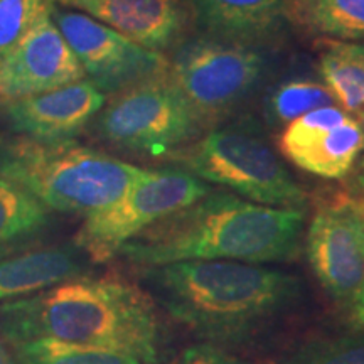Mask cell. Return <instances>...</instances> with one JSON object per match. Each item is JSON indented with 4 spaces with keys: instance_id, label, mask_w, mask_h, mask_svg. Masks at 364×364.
Instances as JSON below:
<instances>
[{
    "instance_id": "obj_1",
    "label": "cell",
    "mask_w": 364,
    "mask_h": 364,
    "mask_svg": "<svg viewBox=\"0 0 364 364\" xmlns=\"http://www.w3.org/2000/svg\"><path fill=\"white\" fill-rule=\"evenodd\" d=\"M0 334L11 344L49 339L108 349L157 364L161 322L142 289L113 277H73L0 304Z\"/></svg>"
},
{
    "instance_id": "obj_2",
    "label": "cell",
    "mask_w": 364,
    "mask_h": 364,
    "mask_svg": "<svg viewBox=\"0 0 364 364\" xmlns=\"http://www.w3.org/2000/svg\"><path fill=\"white\" fill-rule=\"evenodd\" d=\"M304 223V208H273L209 193L150 226L118 255L142 268L191 260L290 262L300 253Z\"/></svg>"
},
{
    "instance_id": "obj_3",
    "label": "cell",
    "mask_w": 364,
    "mask_h": 364,
    "mask_svg": "<svg viewBox=\"0 0 364 364\" xmlns=\"http://www.w3.org/2000/svg\"><path fill=\"white\" fill-rule=\"evenodd\" d=\"M145 270L167 314L204 343L247 341L302 297L297 277L255 263L191 260Z\"/></svg>"
},
{
    "instance_id": "obj_4",
    "label": "cell",
    "mask_w": 364,
    "mask_h": 364,
    "mask_svg": "<svg viewBox=\"0 0 364 364\" xmlns=\"http://www.w3.org/2000/svg\"><path fill=\"white\" fill-rule=\"evenodd\" d=\"M142 172V167L73 139L46 142L17 136L0 142V176L49 211L93 215L118 201Z\"/></svg>"
},
{
    "instance_id": "obj_5",
    "label": "cell",
    "mask_w": 364,
    "mask_h": 364,
    "mask_svg": "<svg viewBox=\"0 0 364 364\" xmlns=\"http://www.w3.org/2000/svg\"><path fill=\"white\" fill-rule=\"evenodd\" d=\"M208 184L273 208H304L307 194L260 135L241 127H218L169 157Z\"/></svg>"
},
{
    "instance_id": "obj_6",
    "label": "cell",
    "mask_w": 364,
    "mask_h": 364,
    "mask_svg": "<svg viewBox=\"0 0 364 364\" xmlns=\"http://www.w3.org/2000/svg\"><path fill=\"white\" fill-rule=\"evenodd\" d=\"M267 71L268 59L255 46L203 36L177 46L167 78L206 130L247 102Z\"/></svg>"
},
{
    "instance_id": "obj_7",
    "label": "cell",
    "mask_w": 364,
    "mask_h": 364,
    "mask_svg": "<svg viewBox=\"0 0 364 364\" xmlns=\"http://www.w3.org/2000/svg\"><path fill=\"white\" fill-rule=\"evenodd\" d=\"M103 142L149 157H167L198 139L204 127L167 75L112 95L93 118Z\"/></svg>"
},
{
    "instance_id": "obj_8",
    "label": "cell",
    "mask_w": 364,
    "mask_h": 364,
    "mask_svg": "<svg viewBox=\"0 0 364 364\" xmlns=\"http://www.w3.org/2000/svg\"><path fill=\"white\" fill-rule=\"evenodd\" d=\"M209 193L206 182L179 167L144 169L118 201L85 218L75 236L76 247L98 263L112 260L150 226Z\"/></svg>"
},
{
    "instance_id": "obj_9",
    "label": "cell",
    "mask_w": 364,
    "mask_h": 364,
    "mask_svg": "<svg viewBox=\"0 0 364 364\" xmlns=\"http://www.w3.org/2000/svg\"><path fill=\"white\" fill-rule=\"evenodd\" d=\"M51 17L83 66L86 80L105 95L167 75L166 56L142 48L83 12L53 6Z\"/></svg>"
},
{
    "instance_id": "obj_10",
    "label": "cell",
    "mask_w": 364,
    "mask_h": 364,
    "mask_svg": "<svg viewBox=\"0 0 364 364\" xmlns=\"http://www.w3.org/2000/svg\"><path fill=\"white\" fill-rule=\"evenodd\" d=\"M306 253L326 292L348 306L364 285V225L344 193L317 208L307 230Z\"/></svg>"
},
{
    "instance_id": "obj_11",
    "label": "cell",
    "mask_w": 364,
    "mask_h": 364,
    "mask_svg": "<svg viewBox=\"0 0 364 364\" xmlns=\"http://www.w3.org/2000/svg\"><path fill=\"white\" fill-rule=\"evenodd\" d=\"M279 149L299 169L322 179H343L364 149L361 122L339 105L295 118L279 136Z\"/></svg>"
},
{
    "instance_id": "obj_12",
    "label": "cell",
    "mask_w": 364,
    "mask_h": 364,
    "mask_svg": "<svg viewBox=\"0 0 364 364\" xmlns=\"http://www.w3.org/2000/svg\"><path fill=\"white\" fill-rule=\"evenodd\" d=\"M85 78L83 66L49 12L0 59V102H14Z\"/></svg>"
},
{
    "instance_id": "obj_13",
    "label": "cell",
    "mask_w": 364,
    "mask_h": 364,
    "mask_svg": "<svg viewBox=\"0 0 364 364\" xmlns=\"http://www.w3.org/2000/svg\"><path fill=\"white\" fill-rule=\"evenodd\" d=\"M105 103L107 95L85 78L2 105L7 124L14 132L29 139L59 142L78 135L93 122Z\"/></svg>"
},
{
    "instance_id": "obj_14",
    "label": "cell",
    "mask_w": 364,
    "mask_h": 364,
    "mask_svg": "<svg viewBox=\"0 0 364 364\" xmlns=\"http://www.w3.org/2000/svg\"><path fill=\"white\" fill-rule=\"evenodd\" d=\"M80 11L150 51L161 53L179 41L186 26L181 0H54Z\"/></svg>"
},
{
    "instance_id": "obj_15",
    "label": "cell",
    "mask_w": 364,
    "mask_h": 364,
    "mask_svg": "<svg viewBox=\"0 0 364 364\" xmlns=\"http://www.w3.org/2000/svg\"><path fill=\"white\" fill-rule=\"evenodd\" d=\"M204 36L255 46L272 38L287 17V0H189Z\"/></svg>"
},
{
    "instance_id": "obj_16",
    "label": "cell",
    "mask_w": 364,
    "mask_h": 364,
    "mask_svg": "<svg viewBox=\"0 0 364 364\" xmlns=\"http://www.w3.org/2000/svg\"><path fill=\"white\" fill-rule=\"evenodd\" d=\"M81 263L68 248H44L0 260V304L81 275Z\"/></svg>"
},
{
    "instance_id": "obj_17",
    "label": "cell",
    "mask_w": 364,
    "mask_h": 364,
    "mask_svg": "<svg viewBox=\"0 0 364 364\" xmlns=\"http://www.w3.org/2000/svg\"><path fill=\"white\" fill-rule=\"evenodd\" d=\"M317 51L324 85L339 107L358 118L364 112V44L321 38Z\"/></svg>"
},
{
    "instance_id": "obj_18",
    "label": "cell",
    "mask_w": 364,
    "mask_h": 364,
    "mask_svg": "<svg viewBox=\"0 0 364 364\" xmlns=\"http://www.w3.org/2000/svg\"><path fill=\"white\" fill-rule=\"evenodd\" d=\"M51 211L16 182L0 176V255L31 245L48 230Z\"/></svg>"
},
{
    "instance_id": "obj_19",
    "label": "cell",
    "mask_w": 364,
    "mask_h": 364,
    "mask_svg": "<svg viewBox=\"0 0 364 364\" xmlns=\"http://www.w3.org/2000/svg\"><path fill=\"white\" fill-rule=\"evenodd\" d=\"M287 16L322 38L364 44V0H287Z\"/></svg>"
},
{
    "instance_id": "obj_20",
    "label": "cell",
    "mask_w": 364,
    "mask_h": 364,
    "mask_svg": "<svg viewBox=\"0 0 364 364\" xmlns=\"http://www.w3.org/2000/svg\"><path fill=\"white\" fill-rule=\"evenodd\" d=\"M11 346L17 364H142L129 354L49 339L24 341Z\"/></svg>"
},
{
    "instance_id": "obj_21",
    "label": "cell",
    "mask_w": 364,
    "mask_h": 364,
    "mask_svg": "<svg viewBox=\"0 0 364 364\" xmlns=\"http://www.w3.org/2000/svg\"><path fill=\"white\" fill-rule=\"evenodd\" d=\"M338 105L324 83L312 80H290L280 83L268 95L265 112L275 125H287L295 118L321 107Z\"/></svg>"
},
{
    "instance_id": "obj_22",
    "label": "cell",
    "mask_w": 364,
    "mask_h": 364,
    "mask_svg": "<svg viewBox=\"0 0 364 364\" xmlns=\"http://www.w3.org/2000/svg\"><path fill=\"white\" fill-rule=\"evenodd\" d=\"M54 0H0V59L51 12Z\"/></svg>"
},
{
    "instance_id": "obj_23",
    "label": "cell",
    "mask_w": 364,
    "mask_h": 364,
    "mask_svg": "<svg viewBox=\"0 0 364 364\" xmlns=\"http://www.w3.org/2000/svg\"><path fill=\"white\" fill-rule=\"evenodd\" d=\"M285 364H364V334L312 341Z\"/></svg>"
},
{
    "instance_id": "obj_24",
    "label": "cell",
    "mask_w": 364,
    "mask_h": 364,
    "mask_svg": "<svg viewBox=\"0 0 364 364\" xmlns=\"http://www.w3.org/2000/svg\"><path fill=\"white\" fill-rule=\"evenodd\" d=\"M171 364H252L226 353L218 344L199 343L186 348Z\"/></svg>"
},
{
    "instance_id": "obj_25",
    "label": "cell",
    "mask_w": 364,
    "mask_h": 364,
    "mask_svg": "<svg viewBox=\"0 0 364 364\" xmlns=\"http://www.w3.org/2000/svg\"><path fill=\"white\" fill-rule=\"evenodd\" d=\"M346 307L349 309V318H351L354 327L364 329V285Z\"/></svg>"
},
{
    "instance_id": "obj_26",
    "label": "cell",
    "mask_w": 364,
    "mask_h": 364,
    "mask_svg": "<svg viewBox=\"0 0 364 364\" xmlns=\"http://www.w3.org/2000/svg\"><path fill=\"white\" fill-rule=\"evenodd\" d=\"M358 120L361 122V127H363V132H364V112L358 117ZM356 164H358V166H354V167H356V176H354V182H356L358 194H364V149H363V154L359 156Z\"/></svg>"
},
{
    "instance_id": "obj_27",
    "label": "cell",
    "mask_w": 364,
    "mask_h": 364,
    "mask_svg": "<svg viewBox=\"0 0 364 364\" xmlns=\"http://www.w3.org/2000/svg\"><path fill=\"white\" fill-rule=\"evenodd\" d=\"M346 203L351 206V209L356 213L359 220L363 221L364 225V194H358V193H344Z\"/></svg>"
},
{
    "instance_id": "obj_28",
    "label": "cell",
    "mask_w": 364,
    "mask_h": 364,
    "mask_svg": "<svg viewBox=\"0 0 364 364\" xmlns=\"http://www.w3.org/2000/svg\"><path fill=\"white\" fill-rule=\"evenodd\" d=\"M0 364H17L14 353H11V349H7L2 343H0Z\"/></svg>"
}]
</instances>
